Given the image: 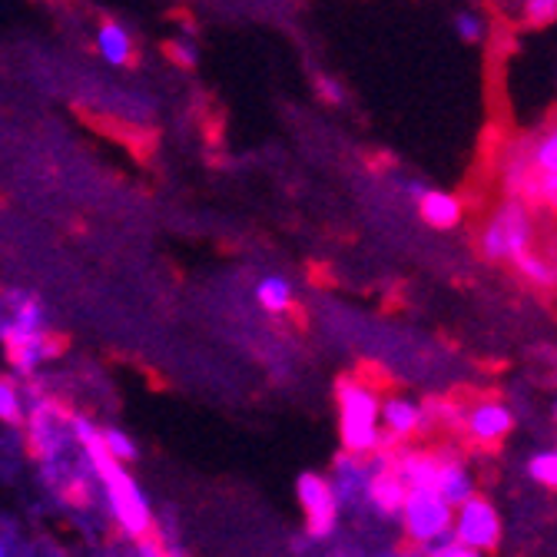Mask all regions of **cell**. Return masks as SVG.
Wrapping results in <instances>:
<instances>
[{"label":"cell","mask_w":557,"mask_h":557,"mask_svg":"<svg viewBox=\"0 0 557 557\" xmlns=\"http://www.w3.org/2000/svg\"><path fill=\"white\" fill-rule=\"evenodd\" d=\"M332 405H335L338 451L362 455V458L382 451V432H379L382 385L372 372H342L332 385Z\"/></svg>","instance_id":"obj_1"},{"label":"cell","mask_w":557,"mask_h":557,"mask_svg":"<svg viewBox=\"0 0 557 557\" xmlns=\"http://www.w3.org/2000/svg\"><path fill=\"white\" fill-rule=\"evenodd\" d=\"M537 233H541L537 209L515 196H505L484 213L474 233V246L484 262L515 265L524 252L537 249Z\"/></svg>","instance_id":"obj_2"},{"label":"cell","mask_w":557,"mask_h":557,"mask_svg":"<svg viewBox=\"0 0 557 557\" xmlns=\"http://www.w3.org/2000/svg\"><path fill=\"white\" fill-rule=\"evenodd\" d=\"M515 429H518V411L511 408V401L495 392H481L461 398L458 405L455 445H465L471 451H495L515 435Z\"/></svg>","instance_id":"obj_3"},{"label":"cell","mask_w":557,"mask_h":557,"mask_svg":"<svg viewBox=\"0 0 557 557\" xmlns=\"http://www.w3.org/2000/svg\"><path fill=\"white\" fill-rule=\"evenodd\" d=\"M451 518L455 508L435 492V487H408L398 518H395V531L405 544L429 550L442 541H451Z\"/></svg>","instance_id":"obj_4"},{"label":"cell","mask_w":557,"mask_h":557,"mask_svg":"<svg viewBox=\"0 0 557 557\" xmlns=\"http://www.w3.org/2000/svg\"><path fill=\"white\" fill-rule=\"evenodd\" d=\"M293 495H296V508H299L302 534H306V537L325 544V541H332L335 534L345 531V521H342L335 492H332L329 474H325L322 468H306V471H299V478H296V484H293Z\"/></svg>","instance_id":"obj_5"},{"label":"cell","mask_w":557,"mask_h":557,"mask_svg":"<svg viewBox=\"0 0 557 557\" xmlns=\"http://www.w3.org/2000/svg\"><path fill=\"white\" fill-rule=\"evenodd\" d=\"M451 541L468 547V550H478L484 557L498 554V547L505 541V518H502V508L495 505L492 495L474 492L471 498L455 505Z\"/></svg>","instance_id":"obj_6"},{"label":"cell","mask_w":557,"mask_h":557,"mask_svg":"<svg viewBox=\"0 0 557 557\" xmlns=\"http://www.w3.org/2000/svg\"><path fill=\"white\" fill-rule=\"evenodd\" d=\"M379 432H382V448L425 442V401L405 388H382Z\"/></svg>","instance_id":"obj_7"},{"label":"cell","mask_w":557,"mask_h":557,"mask_svg":"<svg viewBox=\"0 0 557 557\" xmlns=\"http://www.w3.org/2000/svg\"><path fill=\"white\" fill-rule=\"evenodd\" d=\"M372 471H375V455L362 458V455H348V451H335L325 474H329V484L335 492V502H338V511H342V521H359L362 518V508H366V492H369V481H372Z\"/></svg>","instance_id":"obj_8"},{"label":"cell","mask_w":557,"mask_h":557,"mask_svg":"<svg viewBox=\"0 0 557 557\" xmlns=\"http://www.w3.org/2000/svg\"><path fill=\"white\" fill-rule=\"evenodd\" d=\"M435 492L455 508L461 505L465 498H471L474 492H481L478 487V471L471 468L468 455L461 451V445L455 442H442L438 448V468H435V481H432Z\"/></svg>","instance_id":"obj_9"},{"label":"cell","mask_w":557,"mask_h":557,"mask_svg":"<svg viewBox=\"0 0 557 557\" xmlns=\"http://www.w3.org/2000/svg\"><path fill=\"white\" fill-rule=\"evenodd\" d=\"M411 202H414L418 220H422L425 226H432V230H442V233L461 226V220H465V206H461V199H458L455 193H445V189L425 186Z\"/></svg>","instance_id":"obj_10"},{"label":"cell","mask_w":557,"mask_h":557,"mask_svg":"<svg viewBox=\"0 0 557 557\" xmlns=\"http://www.w3.org/2000/svg\"><path fill=\"white\" fill-rule=\"evenodd\" d=\"M252 299L265 315H289L293 306H296V289H293V283L286 275L269 272L252 286Z\"/></svg>","instance_id":"obj_11"},{"label":"cell","mask_w":557,"mask_h":557,"mask_svg":"<svg viewBox=\"0 0 557 557\" xmlns=\"http://www.w3.org/2000/svg\"><path fill=\"white\" fill-rule=\"evenodd\" d=\"M27 414V392L24 382L17 375H11L8 369H0V429L21 432Z\"/></svg>","instance_id":"obj_12"},{"label":"cell","mask_w":557,"mask_h":557,"mask_svg":"<svg viewBox=\"0 0 557 557\" xmlns=\"http://www.w3.org/2000/svg\"><path fill=\"white\" fill-rule=\"evenodd\" d=\"M97 53L110 63V66H129L133 63V37L123 24L116 21H103L97 27Z\"/></svg>","instance_id":"obj_13"},{"label":"cell","mask_w":557,"mask_h":557,"mask_svg":"<svg viewBox=\"0 0 557 557\" xmlns=\"http://www.w3.org/2000/svg\"><path fill=\"white\" fill-rule=\"evenodd\" d=\"M511 269L524 278L528 286H534V289H541V293L557 289V259L547 256V252H541V249L524 252Z\"/></svg>","instance_id":"obj_14"},{"label":"cell","mask_w":557,"mask_h":557,"mask_svg":"<svg viewBox=\"0 0 557 557\" xmlns=\"http://www.w3.org/2000/svg\"><path fill=\"white\" fill-rule=\"evenodd\" d=\"M100 445H103L107 458L116 465L133 468L139 461V442L116 422H100Z\"/></svg>","instance_id":"obj_15"},{"label":"cell","mask_w":557,"mask_h":557,"mask_svg":"<svg viewBox=\"0 0 557 557\" xmlns=\"http://www.w3.org/2000/svg\"><path fill=\"white\" fill-rule=\"evenodd\" d=\"M521 147H524V153H528V160H531V166L537 173L557 176V120L547 123L541 133H534L528 144H521Z\"/></svg>","instance_id":"obj_16"},{"label":"cell","mask_w":557,"mask_h":557,"mask_svg":"<svg viewBox=\"0 0 557 557\" xmlns=\"http://www.w3.org/2000/svg\"><path fill=\"white\" fill-rule=\"evenodd\" d=\"M524 474H528V481L544 487V492L557 495V445L531 451L528 461H524Z\"/></svg>","instance_id":"obj_17"},{"label":"cell","mask_w":557,"mask_h":557,"mask_svg":"<svg viewBox=\"0 0 557 557\" xmlns=\"http://www.w3.org/2000/svg\"><path fill=\"white\" fill-rule=\"evenodd\" d=\"M455 34L465 44H481L487 37V21L478 11H458L455 14Z\"/></svg>","instance_id":"obj_18"},{"label":"cell","mask_w":557,"mask_h":557,"mask_svg":"<svg viewBox=\"0 0 557 557\" xmlns=\"http://www.w3.org/2000/svg\"><path fill=\"white\" fill-rule=\"evenodd\" d=\"M524 21L531 27H547L557 21V0H524Z\"/></svg>","instance_id":"obj_19"},{"label":"cell","mask_w":557,"mask_h":557,"mask_svg":"<svg viewBox=\"0 0 557 557\" xmlns=\"http://www.w3.org/2000/svg\"><path fill=\"white\" fill-rule=\"evenodd\" d=\"M369 557H422V550L411 547V544H405V541L398 537V541H379V544H372V547H369Z\"/></svg>","instance_id":"obj_20"},{"label":"cell","mask_w":557,"mask_h":557,"mask_svg":"<svg viewBox=\"0 0 557 557\" xmlns=\"http://www.w3.org/2000/svg\"><path fill=\"white\" fill-rule=\"evenodd\" d=\"M24 528H17L11 518H0V557H17V541Z\"/></svg>","instance_id":"obj_21"},{"label":"cell","mask_w":557,"mask_h":557,"mask_svg":"<svg viewBox=\"0 0 557 557\" xmlns=\"http://www.w3.org/2000/svg\"><path fill=\"white\" fill-rule=\"evenodd\" d=\"M422 557H484V554L468 550V547H461V544H455V541H442V544L422 550Z\"/></svg>","instance_id":"obj_22"},{"label":"cell","mask_w":557,"mask_h":557,"mask_svg":"<svg viewBox=\"0 0 557 557\" xmlns=\"http://www.w3.org/2000/svg\"><path fill=\"white\" fill-rule=\"evenodd\" d=\"M319 94H322L332 107H342V103H345V90H342L332 77H319Z\"/></svg>","instance_id":"obj_23"},{"label":"cell","mask_w":557,"mask_h":557,"mask_svg":"<svg viewBox=\"0 0 557 557\" xmlns=\"http://www.w3.org/2000/svg\"><path fill=\"white\" fill-rule=\"evenodd\" d=\"M173 50H176V57H180L183 63H196V50H193L189 44H173Z\"/></svg>","instance_id":"obj_24"},{"label":"cell","mask_w":557,"mask_h":557,"mask_svg":"<svg viewBox=\"0 0 557 557\" xmlns=\"http://www.w3.org/2000/svg\"><path fill=\"white\" fill-rule=\"evenodd\" d=\"M550 422H554V425H557V395H554V398H550Z\"/></svg>","instance_id":"obj_25"},{"label":"cell","mask_w":557,"mask_h":557,"mask_svg":"<svg viewBox=\"0 0 557 557\" xmlns=\"http://www.w3.org/2000/svg\"><path fill=\"white\" fill-rule=\"evenodd\" d=\"M554 259H557V256H554Z\"/></svg>","instance_id":"obj_26"}]
</instances>
